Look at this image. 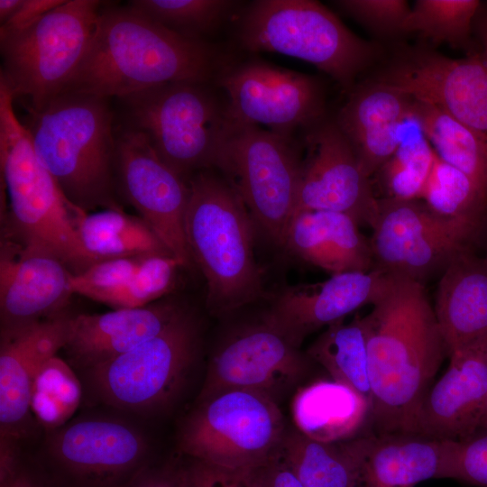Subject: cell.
<instances>
[{"instance_id":"cell-38","label":"cell","mask_w":487,"mask_h":487,"mask_svg":"<svg viewBox=\"0 0 487 487\" xmlns=\"http://www.w3.org/2000/svg\"><path fill=\"white\" fill-rule=\"evenodd\" d=\"M179 268H184L182 263L170 254L149 255L133 277L102 303L114 309L154 303L171 291Z\"/></svg>"},{"instance_id":"cell-18","label":"cell","mask_w":487,"mask_h":487,"mask_svg":"<svg viewBox=\"0 0 487 487\" xmlns=\"http://www.w3.org/2000/svg\"><path fill=\"white\" fill-rule=\"evenodd\" d=\"M55 430L49 452L78 487H121L146 465L147 441L124 422L86 418Z\"/></svg>"},{"instance_id":"cell-30","label":"cell","mask_w":487,"mask_h":487,"mask_svg":"<svg viewBox=\"0 0 487 487\" xmlns=\"http://www.w3.org/2000/svg\"><path fill=\"white\" fill-rule=\"evenodd\" d=\"M412 112L436 154L467 175L487 199V140L427 104L413 100Z\"/></svg>"},{"instance_id":"cell-42","label":"cell","mask_w":487,"mask_h":487,"mask_svg":"<svg viewBox=\"0 0 487 487\" xmlns=\"http://www.w3.org/2000/svg\"><path fill=\"white\" fill-rule=\"evenodd\" d=\"M181 469L183 487H259L253 470H231L196 460Z\"/></svg>"},{"instance_id":"cell-40","label":"cell","mask_w":487,"mask_h":487,"mask_svg":"<svg viewBox=\"0 0 487 487\" xmlns=\"http://www.w3.org/2000/svg\"><path fill=\"white\" fill-rule=\"evenodd\" d=\"M335 4L362 24L383 35L404 33L410 12L405 0H340Z\"/></svg>"},{"instance_id":"cell-44","label":"cell","mask_w":487,"mask_h":487,"mask_svg":"<svg viewBox=\"0 0 487 487\" xmlns=\"http://www.w3.org/2000/svg\"><path fill=\"white\" fill-rule=\"evenodd\" d=\"M253 472L259 487H305L280 452L267 464Z\"/></svg>"},{"instance_id":"cell-24","label":"cell","mask_w":487,"mask_h":487,"mask_svg":"<svg viewBox=\"0 0 487 487\" xmlns=\"http://www.w3.org/2000/svg\"><path fill=\"white\" fill-rule=\"evenodd\" d=\"M185 309L174 299L135 308L71 317L63 347L71 365L90 370L156 336Z\"/></svg>"},{"instance_id":"cell-17","label":"cell","mask_w":487,"mask_h":487,"mask_svg":"<svg viewBox=\"0 0 487 487\" xmlns=\"http://www.w3.org/2000/svg\"><path fill=\"white\" fill-rule=\"evenodd\" d=\"M308 356L261 320L226 338L213 354L198 400L244 390L276 397L306 374Z\"/></svg>"},{"instance_id":"cell-45","label":"cell","mask_w":487,"mask_h":487,"mask_svg":"<svg viewBox=\"0 0 487 487\" xmlns=\"http://www.w3.org/2000/svg\"><path fill=\"white\" fill-rule=\"evenodd\" d=\"M121 487H183L182 469L145 465Z\"/></svg>"},{"instance_id":"cell-47","label":"cell","mask_w":487,"mask_h":487,"mask_svg":"<svg viewBox=\"0 0 487 487\" xmlns=\"http://www.w3.org/2000/svg\"><path fill=\"white\" fill-rule=\"evenodd\" d=\"M473 26L482 44V54L487 62V11L482 12L480 8L474 19Z\"/></svg>"},{"instance_id":"cell-2","label":"cell","mask_w":487,"mask_h":487,"mask_svg":"<svg viewBox=\"0 0 487 487\" xmlns=\"http://www.w3.org/2000/svg\"><path fill=\"white\" fill-rule=\"evenodd\" d=\"M205 41L176 34L128 5L101 8L63 93L121 99L170 82H214L227 65Z\"/></svg>"},{"instance_id":"cell-1","label":"cell","mask_w":487,"mask_h":487,"mask_svg":"<svg viewBox=\"0 0 487 487\" xmlns=\"http://www.w3.org/2000/svg\"><path fill=\"white\" fill-rule=\"evenodd\" d=\"M359 317L367 348L371 432L415 433L423 400L447 354L422 283L392 277Z\"/></svg>"},{"instance_id":"cell-8","label":"cell","mask_w":487,"mask_h":487,"mask_svg":"<svg viewBox=\"0 0 487 487\" xmlns=\"http://www.w3.org/2000/svg\"><path fill=\"white\" fill-rule=\"evenodd\" d=\"M102 2L65 0L24 30L0 35V82L27 110L63 93L92 39Z\"/></svg>"},{"instance_id":"cell-49","label":"cell","mask_w":487,"mask_h":487,"mask_svg":"<svg viewBox=\"0 0 487 487\" xmlns=\"http://www.w3.org/2000/svg\"><path fill=\"white\" fill-rule=\"evenodd\" d=\"M23 0H0V22L5 23L20 7Z\"/></svg>"},{"instance_id":"cell-10","label":"cell","mask_w":487,"mask_h":487,"mask_svg":"<svg viewBox=\"0 0 487 487\" xmlns=\"http://www.w3.org/2000/svg\"><path fill=\"white\" fill-rule=\"evenodd\" d=\"M301 168L302 148L295 136L234 121L216 170L240 195L255 226L282 247Z\"/></svg>"},{"instance_id":"cell-19","label":"cell","mask_w":487,"mask_h":487,"mask_svg":"<svg viewBox=\"0 0 487 487\" xmlns=\"http://www.w3.org/2000/svg\"><path fill=\"white\" fill-rule=\"evenodd\" d=\"M71 272L55 255L2 234L0 250L1 333L64 313Z\"/></svg>"},{"instance_id":"cell-7","label":"cell","mask_w":487,"mask_h":487,"mask_svg":"<svg viewBox=\"0 0 487 487\" xmlns=\"http://www.w3.org/2000/svg\"><path fill=\"white\" fill-rule=\"evenodd\" d=\"M237 39L250 52H275L307 61L352 90L374 60L377 47L352 32L311 0H258L240 16Z\"/></svg>"},{"instance_id":"cell-4","label":"cell","mask_w":487,"mask_h":487,"mask_svg":"<svg viewBox=\"0 0 487 487\" xmlns=\"http://www.w3.org/2000/svg\"><path fill=\"white\" fill-rule=\"evenodd\" d=\"M185 235L194 264L207 284V306L223 315L257 300L262 294L253 253L252 216L232 184L216 170L188 180Z\"/></svg>"},{"instance_id":"cell-35","label":"cell","mask_w":487,"mask_h":487,"mask_svg":"<svg viewBox=\"0 0 487 487\" xmlns=\"http://www.w3.org/2000/svg\"><path fill=\"white\" fill-rule=\"evenodd\" d=\"M421 198L440 216L485 226L487 199L467 175L437 155Z\"/></svg>"},{"instance_id":"cell-14","label":"cell","mask_w":487,"mask_h":487,"mask_svg":"<svg viewBox=\"0 0 487 487\" xmlns=\"http://www.w3.org/2000/svg\"><path fill=\"white\" fill-rule=\"evenodd\" d=\"M115 178L120 190L184 268L193 266L185 235L189 188L157 155L147 137L126 126L116 134Z\"/></svg>"},{"instance_id":"cell-43","label":"cell","mask_w":487,"mask_h":487,"mask_svg":"<svg viewBox=\"0 0 487 487\" xmlns=\"http://www.w3.org/2000/svg\"><path fill=\"white\" fill-rule=\"evenodd\" d=\"M65 0H23L18 10L0 26V35L26 29Z\"/></svg>"},{"instance_id":"cell-23","label":"cell","mask_w":487,"mask_h":487,"mask_svg":"<svg viewBox=\"0 0 487 487\" xmlns=\"http://www.w3.org/2000/svg\"><path fill=\"white\" fill-rule=\"evenodd\" d=\"M344 444L357 487H415L449 476L450 440L415 433L368 432Z\"/></svg>"},{"instance_id":"cell-6","label":"cell","mask_w":487,"mask_h":487,"mask_svg":"<svg viewBox=\"0 0 487 487\" xmlns=\"http://www.w3.org/2000/svg\"><path fill=\"white\" fill-rule=\"evenodd\" d=\"M214 82H170L123 98L128 127L142 132L171 170L186 180L217 170L234 121ZM224 95V94H223Z\"/></svg>"},{"instance_id":"cell-20","label":"cell","mask_w":487,"mask_h":487,"mask_svg":"<svg viewBox=\"0 0 487 487\" xmlns=\"http://www.w3.org/2000/svg\"><path fill=\"white\" fill-rule=\"evenodd\" d=\"M391 276L372 269L333 274L325 281L284 289L262 321L297 347L310 334L344 320L354 310L372 305Z\"/></svg>"},{"instance_id":"cell-33","label":"cell","mask_w":487,"mask_h":487,"mask_svg":"<svg viewBox=\"0 0 487 487\" xmlns=\"http://www.w3.org/2000/svg\"><path fill=\"white\" fill-rule=\"evenodd\" d=\"M436 152L412 112L398 147L376 172L385 197L400 200L421 198Z\"/></svg>"},{"instance_id":"cell-5","label":"cell","mask_w":487,"mask_h":487,"mask_svg":"<svg viewBox=\"0 0 487 487\" xmlns=\"http://www.w3.org/2000/svg\"><path fill=\"white\" fill-rule=\"evenodd\" d=\"M14 101L12 92L0 82L1 180L9 197L3 234L49 252L71 273H81L96 263L77 231L78 220L86 212L69 202L38 158Z\"/></svg>"},{"instance_id":"cell-9","label":"cell","mask_w":487,"mask_h":487,"mask_svg":"<svg viewBox=\"0 0 487 487\" xmlns=\"http://www.w3.org/2000/svg\"><path fill=\"white\" fill-rule=\"evenodd\" d=\"M287 429L275 400L232 390L199 401L181 429L179 446L196 461L255 470L279 454Z\"/></svg>"},{"instance_id":"cell-13","label":"cell","mask_w":487,"mask_h":487,"mask_svg":"<svg viewBox=\"0 0 487 487\" xmlns=\"http://www.w3.org/2000/svg\"><path fill=\"white\" fill-rule=\"evenodd\" d=\"M215 85L237 123L294 136L325 118L324 91L317 78L259 59L227 64Z\"/></svg>"},{"instance_id":"cell-36","label":"cell","mask_w":487,"mask_h":487,"mask_svg":"<svg viewBox=\"0 0 487 487\" xmlns=\"http://www.w3.org/2000/svg\"><path fill=\"white\" fill-rule=\"evenodd\" d=\"M81 397V384L71 366L55 355L41 366L33 379L30 409L41 426L55 430L73 416Z\"/></svg>"},{"instance_id":"cell-16","label":"cell","mask_w":487,"mask_h":487,"mask_svg":"<svg viewBox=\"0 0 487 487\" xmlns=\"http://www.w3.org/2000/svg\"><path fill=\"white\" fill-rule=\"evenodd\" d=\"M302 168L295 213L335 211L372 228L378 214L371 178L335 120L326 117L303 131ZM293 214V215H294Z\"/></svg>"},{"instance_id":"cell-34","label":"cell","mask_w":487,"mask_h":487,"mask_svg":"<svg viewBox=\"0 0 487 487\" xmlns=\"http://www.w3.org/2000/svg\"><path fill=\"white\" fill-rule=\"evenodd\" d=\"M240 2L232 0H133L128 6L180 36L204 41L230 18Z\"/></svg>"},{"instance_id":"cell-25","label":"cell","mask_w":487,"mask_h":487,"mask_svg":"<svg viewBox=\"0 0 487 487\" xmlns=\"http://www.w3.org/2000/svg\"><path fill=\"white\" fill-rule=\"evenodd\" d=\"M412 98L373 81L351 91L335 120L351 144L363 172L371 178L398 147Z\"/></svg>"},{"instance_id":"cell-46","label":"cell","mask_w":487,"mask_h":487,"mask_svg":"<svg viewBox=\"0 0 487 487\" xmlns=\"http://www.w3.org/2000/svg\"><path fill=\"white\" fill-rule=\"evenodd\" d=\"M20 469L18 442L0 438V487H6Z\"/></svg>"},{"instance_id":"cell-32","label":"cell","mask_w":487,"mask_h":487,"mask_svg":"<svg viewBox=\"0 0 487 487\" xmlns=\"http://www.w3.org/2000/svg\"><path fill=\"white\" fill-rule=\"evenodd\" d=\"M280 453L305 487H357L355 470L344 442H318L289 427Z\"/></svg>"},{"instance_id":"cell-37","label":"cell","mask_w":487,"mask_h":487,"mask_svg":"<svg viewBox=\"0 0 487 487\" xmlns=\"http://www.w3.org/2000/svg\"><path fill=\"white\" fill-rule=\"evenodd\" d=\"M481 8L477 0H418L410 7L405 32H417L435 43L467 48Z\"/></svg>"},{"instance_id":"cell-28","label":"cell","mask_w":487,"mask_h":487,"mask_svg":"<svg viewBox=\"0 0 487 487\" xmlns=\"http://www.w3.org/2000/svg\"><path fill=\"white\" fill-rule=\"evenodd\" d=\"M295 427L322 443L355 438L371 427L370 402L351 387L335 381L317 380L299 388L291 402Z\"/></svg>"},{"instance_id":"cell-12","label":"cell","mask_w":487,"mask_h":487,"mask_svg":"<svg viewBox=\"0 0 487 487\" xmlns=\"http://www.w3.org/2000/svg\"><path fill=\"white\" fill-rule=\"evenodd\" d=\"M197 324L186 311L156 336L86 371L94 395L128 411L147 413L167 405L194 360Z\"/></svg>"},{"instance_id":"cell-11","label":"cell","mask_w":487,"mask_h":487,"mask_svg":"<svg viewBox=\"0 0 487 487\" xmlns=\"http://www.w3.org/2000/svg\"><path fill=\"white\" fill-rule=\"evenodd\" d=\"M372 230L373 269L423 284L457 255L473 251L483 229L440 216L417 200L383 198Z\"/></svg>"},{"instance_id":"cell-48","label":"cell","mask_w":487,"mask_h":487,"mask_svg":"<svg viewBox=\"0 0 487 487\" xmlns=\"http://www.w3.org/2000/svg\"><path fill=\"white\" fill-rule=\"evenodd\" d=\"M6 487H43V485L32 474L21 468Z\"/></svg>"},{"instance_id":"cell-41","label":"cell","mask_w":487,"mask_h":487,"mask_svg":"<svg viewBox=\"0 0 487 487\" xmlns=\"http://www.w3.org/2000/svg\"><path fill=\"white\" fill-rule=\"evenodd\" d=\"M448 478L487 487V427L464 439L450 441Z\"/></svg>"},{"instance_id":"cell-31","label":"cell","mask_w":487,"mask_h":487,"mask_svg":"<svg viewBox=\"0 0 487 487\" xmlns=\"http://www.w3.org/2000/svg\"><path fill=\"white\" fill-rule=\"evenodd\" d=\"M306 354L326 369L331 379L363 395L372 408L367 348L359 317L350 323L342 320L327 326Z\"/></svg>"},{"instance_id":"cell-15","label":"cell","mask_w":487,"mask_h":487,"mask_svg":"<svg viewBox=\"0 0 487 487\" xmlns=\"http://www.w3.org/2000/svg\"><path fill=\"white\" fill-rule=\"evenodd\" d=\"M375 81L438 109L487 140V62L482 53L451 59L410 50Z\"/></svg>"},{"instance_id":"cell-39","label":"cell","mask_w":487,"mask_h":487,"mask_svg":"<svg viewBox=\"0 0 487 487\" xmlns=\"http://www.w3.org/2000/svg\"><path fill=\"white\" fill-rule=\"evenodd\" d=\"M147 256L100 261L81 273H71V291L102 303L133 277Z\"/></svg>"},{"instance_id":"cell-3","label":"cell","mask_w":487,"mask_h":487,"mask_svg":"<svg viewBox=\"0 0 487 487\" xmlns=\"http://www.w3.org/2000/svg\"><path fill=\"white\" fill-rule=\"evenodd\" d=\"M23 122L36 154L66 198L89 213L116 200V134L106 98L65 92Z\"/></svg>"},{"instance_id":"cell-29","label":"cell","mask_w":487,"mask_h":487,"mask_svg":"<svg viewBox=\"0 0 487 487\" xmlns=\"http://www.w3.org/2000/svg\"><path fill=\"white\" fill-rule=\"evenodd\" d=\"M77 231L84 250L96 262L133 256L172 255L140 216L129 215L122 208L85 213L78 220Z\"/></svg>"},{"instance_id":"cell-26","label":"cell","mask_w":487,"mask_h":487,"mask_svg":"<svg viewBox=\"0 0 487 487\" xmlns=\"http://www.w3.org/2000/svg\"><path fill=\"white\" fill-rule=\"evenodd\" d=\"M282 247L299 259L333 274L374 268L370 240L351 216L308 210L293 215Z\"/></svg>"},{"instance_id":"cell-21","label":"cell","mask_w":487,"mask_h":487,"mask_svg":"<svg viewBox=\"0 0 487 487\" xmlns=\"http://www.w3.org/2000/svg\"><path fill=\"white\" fill-rule=\"evenodd\" d=\"M449 357L447 370L423 400L415 434L455 441L487 427V336Z\"/></svg>"},{"instance_id":"cell-22","label":"cell","mask_w":487,"mask_h":487,"mask_svg":"<svg viewBox=\"0 0 487 487\" xmlns=\"http://www.w3.org/2000/svg\"><path fill=\"white\" fill-rule=\"evenodd\" d=\"M71 317L62 313L20 329L1 333L0 438L18 442L31 419L30 397L41 366L63 349Z\"/></svg>"},{"instance_id":"cell-27","label":"cell","mask_w":487,"mask_h":487,"mask_svg":"<svg viewBox=\"0 0 487 487\" xmlns=\"http://www.w3.org/2000/svg\"><path fill=\"white\" fill-rule=\"evenodd\" d=\"M440 275L434 310L449 356L487 336V258L464 252Z\"/></svg>"}]
</instances>
